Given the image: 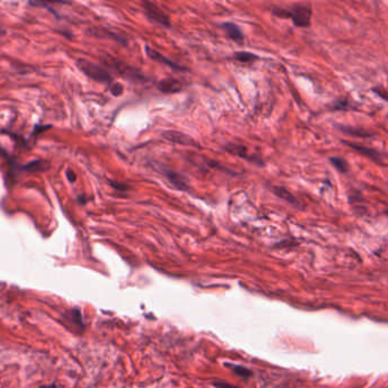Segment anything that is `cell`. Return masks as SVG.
I'll return each instance as SVG.
<instances>
[{
	"label": "cell",
	"instance_id": "6da1fadb",
	"mask_svg": "<svg viewBox=\"0 0 388 388\" xmlns=\"http://www.w3.org/2000/svg\"><path fill=\"white\" fill-rule=\"evenodd\" d=\"M272 13L281 18H291L294 25L298 28H307L311 24L312 9L308 4H296L289 9L274 8Z\"/></svg>",
	"mask_w": 388,
	"mask_h": 388
},
{
	"label": "cell",
	"instance_id": "7a4b0ae2",
	"mask_svg": "<svg viewBox=\"0 0 388 388\" xmlns=\"http://www.w3.org/2000/svg\"><path fill=\"white\" fill-rule=\"evenodd\" d=\"M76 66L83 74L88 76L91 80L99 83H111L112 75L111 73L98 64L92 63L85 58H80L76 61Z\"/></svg>",
	"mask_w": 388,
	"mask_h": 388
},
{
	"label": "cell",
	"instance_id": "3957f363",
	"mask_svg": "<svg viewBox=\"0 0 388 388\" xmlns=\"http://www.w3.org/2000/svg\"><path fill=\"white\" fill-rule=\"evenodd\" d=\"M141 5L142 7H144V11L146 13L147 17H148L150 21H153L165 28L171 27L170 17L166 15V14L162 11L159 6H156L154 3H151L150 0H141Z\"/></svg>",
	"mask_w": 388,
	"mask_h": 388
},
{
	"label": "cell",
	"instance_id": "277c9868",
	"mask_svg": "<svg viewBox=\"0 0 388 388\" xmlns=\"http://www.w3.org/2000/svg\"><path fill=\"white\" fill-rule=\"evenodd\" d=\"M164 138L168 139L169 141L174 142V144H179V145H184V146H193V147H198V144L190 136L183 134V132L179 131H166L163 134Z\"/></svg>",
	"mask_w": 388,
	"mask_h": 388
},
{
	"label": "cell",
	"instance_id": "5b68a950",
	"mask_svg": "<svg viewBox=\"0 0 388 388\" xmlns=\"http://www.w3.org/2000/svg\"><path fill=\"white\" fill-rule=\"evenodd\" d=\"M146 54H147V56L150 58V60H153L157 63L164 64V65L172 68V70H175V71H186L187 70V68L180 66L176 63L169 60V58H166L164 55H162L161 53L155 50V49H153L151 47H148V46L146 47Z\"/></svg>",
	"mask_w": 388,
	"mask_h": 388
},
{
	"label": "cell",
	"instance_id": "8992f818",
	"mask_svg": "<svg viewBox=\"0 0 388 388\" xmlns=\"http://www.w3.org/2000/svg\"><path fill=\"white\" fill-rule=\"evenodd\" d=\"M157 89L163 93H176L183 89V86L178 80L174 79H164L159 82Z\"/></svg>",
	"mask_w": 388,
	"mask_h": 388
},
{
	"label": "cell",
	"instance_id": "52a82bcc",
	"mask_svg": "<svg viewBox=\"0 0 388 388\" xmlns=\"http://www.w3.org/2000/svg\"><path fill=\"white\" fill-rule=\"evenodd\" d=\"M222 28H223L224 32L227 33V36H228L230 39H232L234 41H237V42L243 41L244 34H243L242 30H240V29H239V27H238V25H236L235 23L227 22V23H224V24H223Z\"/></svg>",
	"mask_w": 388,
	"mask_h": 388
},
{
	"label": "cell",
	"instance_id": "ba28073f",
	"mask_svg": "<svg viewBox=\"0 0 388 388\" xmlns=\"http://www.w3.org/2000/svg\"><path fill=\"white\" fill-rule=\"evenodd\" d=\"M346 145H348L351 147V148H354L355 150H357L358 153H361L363 155H366L368 157H370V159L375 160V161H380V154H378V151L373 150V149H370V148H366V147H362V146H357V145H354V144H351V142H347V141H344Z\"/></svg>",
	"mask_w": 388,
	"mask_h": 388
},
{
	"label": "cell",
	"instance_id": "9c48e42d",
	"mask_svg": "<svg viewBox=\"0 0 388 388\" xmlns=\"http://www.w3.org/2000/svg\"><path fill=\"white\" fill-rule=\"evenodd\" d=\"M31 4L37 7L47 8L50 12H53L54 5H65L70 4V2H67V0H31Z\"/></svg>",
	"mask_w": 388,
	"mask_h": 388
},
{
	"label": "cell",
	"instance_id": "30bf717a",
	"mask_svg": "<svg viewBox=\"0 0 388 388\" xmlns=\"http://www.w3.org/2000/svg\"><path fill=\"white\" fill-rule=\"evenodd\" d=\"M272 191L277 196H279L280 198L287 200V202H289V203L293 204V205H297L298 204V202L295 199V197H294V196L291 193H289L288 190L282 188V187H273Z\"/></svg>",
	"mask_w": 388,
	"mask_h": 388
},
{
	"label": "cell",
	"instance_id": "8fae6325",
	"mask_svg": "<svg viewBox=\"0 0 388 388\" xmlns=\"http://www.w3.org/2000/svg\"><path fill=\"white\" fill-rule=\"evenodd\" d=\"M47 168H48V164L46 163L45 161H33V162H31V163L21 166L22 170L30 171V172L43 171V170H46Z\"/></svg>",
	"mask_w": 388,
	"mask_h": 388
},
{
	"label": "cell",
	"instance_id": "7c38bea8",
	"mask_svg": "<svg viewBox=\"0 0 388 388\" xmlns=\"http://www.w3.org/2000/svg\"><path fill=\"white\" fill-rule=\"evenodd\" d=\"M165 174H166V176H168L169 180L171 181L172 184H173L175 187H178V189L185 190L187 188V185L185 184V181L183 180V178H181L179 174H176V173H174V172L169 171V170L165 172Z\"/></svg>",
	"mask_w": 388,
	"mask_h": 388
},
{
	"label": "cell",
	"instance_id": "4fadbf2b",
	"mask_svg": "<svg viewBox=\"0 0 388 388\" xmlns=\"http://www.w3.org/2000/svg\"><path fill=\"white\" fill-rule=\"evenodd\" d=\"M235 60L240 63H253L254 61L258 60V56L248 51H239L235 54Z\"/></svg>",
	"mask_w": 388,
	"mask_h": 388
},
{
	"label": "cell",
	"instance_id": "5bb4252c",
	"mask_svg": "<svg viewBox=\"0 0 388 388\" xmlns=\"http://www.w3.org/2000/svg\"><path fill=\"white\" fill-rule=\"evenodd\" d=\"M341 130L343 132H345L347 135H353V136H357V137H370L371 134L368 131H365L362 129H356V127H351V126H343L341 125Z\"/></svg>",
	"mask_w": 388,
	"mask_h": 388
},
{
	"label": "cell",
	"instance_id": "9a60e30c",
	"mask_svg": "<svg viewBox=\"0 0 388 388\" xmlns=\"http://www.w3.org/2000/svg\"><path fill=\"white\" fill-rule=\"evenodd\" d=\"M330 163L335 166V168L340 172H346L347 171V163L345 160L341 159V157H331Z\"/></svg>",
	"mask_w": 388,
	"mask_h": 388
},
{
	"label": "cell",
	"instance_id": "2e32d148",
	"mask_svg": "<svg viewBox=\"0 0 388 388\" xmlns=\"http://www.w3.org/2000/svg\"><path fill=\"white\" fill-rule=\"evenodd\" d=\"M110 90H111V93L113 96L119 97L122 95V93H123L124 87L120 82H112V83H110Z\"/></svg>",
	"mask_w": 388,
	"mask_h": 388
},
{
	"label": "cell",
	"instance_id": "e0dca14e",
	"mask_svg": "<svg viewBox=\"0 0 388 388\" xmlns=\"http://www.w3.org/2000/svg\"><path fill=\"white\" fill-rule=\"evenodd\" d=\"M231 369L236 373V375H238L243 378H248V377L252 376V372H250L248 369H246V368L242 367V366H231Z\"/></svg>",
	"mask_w": 388,
	"mask_h": 388
},
{
	"label": "cell",
	"instance_id": "ac0fdd59",
	"mask_svg": "<svg viewBox=\"0 0 388 388\" xmlns=\"http://www.w3.org/2000/svg\"><path fill=\"white\" fill-rule=\"evenodd\" d=\"M48 127H50V126H47V125H43V126H41V125H37L36 127H34V130H33V135H39V134H40V132L48 130Z\"/></svg>",
	"mask_w": 388,
	"mask_h": 388
},
{
	"label": "cell",
	"instance_id": "d6986e66",
	"mask_svg": "<svg viewBox=\"0 0 388 388\" xmlns=\"http://www.w3.org/2000/svg\"><path fill=\"white\" fill-rule=\"evenodd\" d=\"M66 175H67V178H68V180L71 181V183H73V181H75V173H74V172H72V171L68 170L66 172Z\"/></svg>",
	"mask_w": 388,
	"mask_h": 388
}]
</instances>
